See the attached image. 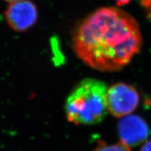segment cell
Instances as JSON below:
<instances>
[{
    "instance_id": "obj_4",
    "label": "cell",
    "mask_w": 151,
    "mask_h": 151,
    "mask_svg": "<svg viewBox=\"0 0 151 151\" xmlns=\"http://www.w3.org/2000/svg\"><path fill=\"white\" fill-rule=\"evenodd\" d=\"M5 18L11 29L18 32L27 31L37 22V6L30 0H21L11 3L6 9Z\"/></svg>"
},
{
    "instance_id": "obj_2",
    "label": "cell",
    "mask_w": 151,
    "mask_h": 151,
    "mask_svg": "<svg viewBox=\"0 0 151 151\" xmlns=\"http://www.w3.org/2000/svg\"><path fill=\"white\" fill-rule=\"evenodd\" d=\"M108 86L102 81L85 78L74 87L66 100L65 113L69 122L93 125L101 122L108 112Z\"/></svg>"
},
{
    "instance_id": "obj_10",
    "label": "cell",
    "mask_w": 151,
    "mask_h": 151,
    "mask_svg": "<svg viewBox=\"0 0 151 151\" xmlns=\"http://www.w3.org/2000/svg\"><path fill=\"white\" fill-rule=\"evenodd\" d=\"M4 1H6V2H9V4H11V3H14V2H16V1H21V0H4Z\"/></svg>"
},
{
    "instance_id": "obj_9",
    "label": "cell",
    "mask_w": 151,
    "mask_h": 151,
    "mask_svg": "<svg viewBox=\"0 0 151 151\" xmlns=\"http://www.w3.org/2000/svg\"><path fill=\"white\" fill-rule=\"evenodd\" d=\"M132 0H115L118 6H121L128 4Z\"/></svg>"
},
{
    "instance_id": "obj_6",
    "label": "cell",
    "mask_w": 151,
    "mask_h": 151,
    "mask_svg": "<svg viewBox=\"0 0 151 151\" xmlns=\"http://www.w3.org/2000/svg\"><path fill=\"white\" fill-rule=\"evenodd\" d=\"M93 151H131V150L129 147L126 146L121 141L109 144L102 140H99Z\"/></svg>"
},
{
    "instance_id": "obj_8",
    "label": "cell",
    "mask_w": 151,
    "mask_h": 151,
    "mask_svg": "<svg viewBox=\"0 0 151 151\" xmlns=\"http://www.w3.org/2000/svg\"><path fill=\"white\" fill-rule=\"evenodd\" d=\"M140 151H151V140L146 141L141 147Z\"/></svg>"
},
{
    "instance_id": "obj_5",
    "label": "cell",
    "mask_w": 151,
    "mask_h": 151,
    "mask_svg": "<svg viewBox=\"0 0 151 151\" xmlns=\"http://www.w3.org/2000/svg\"><path fill=\"white\" fill-rule=\"evenodd\" d=\"M118 132L120 141L130 148L144 142L150 135V128L141 117L129 115L120 120Z\"/></svg>"
},
{
    "instance_id": "obj_3",
    "label": "cell",
    "mask_w": 151,
    "mask_h": 151,
    "mask_svg": "<svg viewBox=\"0 0 151 151\" xmlns=\"http://www.w3.org/2000/svg\"><path fill=\"white\" fill-rule=\"evenodd\" d=\"M139 100L134 87L125 83H116L107 90V111L116 118L129 116L138 107Z\"/></svg>"
},
{
    "instance_id": "obj_1",
    "label": "cell",
    "mask_w": 151,
    "mask_h": 151,
    "mask_svg": "<svg viewBox=\"0 0 151 151\" xmlns=\"http://www.w3.org/2000/svg\"><path fill=\"white\" fill-rule=\"evenodd\" d=\"M71 45L85 65L101 72H115L139 52L142 37L131 15L118 7H101L76 27Z\"/></svg>"
},
{
    "instance_id": "obj_7",
    "label": "cell",
    "mask_w": 151,
    "mask_h": 151,
    "mask_svg": "<svg viewBox=\"0 0 151 151\" xmlns=\"http://www.w3.org/2000/svg\"><path fill=\"white\" fill-rule=\"evenodd\" d=\"M140 3L148 16L151 18V0H140Z\"/></svg>"
}]
</instances>
